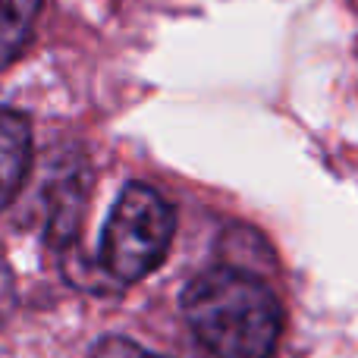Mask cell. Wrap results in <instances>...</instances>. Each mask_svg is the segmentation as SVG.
Here are the masks:
<instances>
[{
    "label": "cell",
    "mask_w": 358,
    "mask_h": 358,
    "mask_svg": "<svg viewBox=\"0 0 358 358\" xmlns=\"http://www.w3.org/2000/svg\"><path fill=\"white\" fill-rule=\"evenodd\" d=\"M182 317L214 358H273L283 308L255 273L233 264L208 267L182 292Z\"/></svg>",
    "instance_id": "obj_1"
},
{
    "label": "cell",
    "mask_w": 358,
    "mask_h": 358,
    "mask_svg": "<svg viewBox=\"0 0 358 358\" xmlns=\"http://www.w3.org/2000/svg\"><path fill=\"white\" fill-rule=\"evenodd\" d=\"M176 233V214L167 198L145 182L120 192L101 236L98 264L113 283L132 286L164 264Z\"/></svg>",
    "instance_id": "obj_2"
},
{
    "label": "cell",
    "mask_w": 358,
    "mask_h": 358,
    "mask_svg": "<svg viewBox=\"0 0 358 358\" xmlns=\"http://www.w3.org/2000/svg\"><path fill=\"white\" fill-rule=\"evenodd\" d=\"M31 167V123L25 113L0 107V214L19 195Z\"/></svg>",
    "instance_id": "obj_3"
},
{
    "label": "cell",
    "mask_w": 358,
    "mask_h": 358,
    "mask_svg": "<svg viewBox=\"0 0 358 358\" xmlns=\"http://www.w3.org/2000/svg\"><path fill=\"white\" fill-rule=\"evenodd\" d=\"M44 0H0V69L25 50Z\"/></svg>",
    "instance_id": "obj_4"
},
{
    "label": "cell",
    "mask_w": 358,
    "mask_h": 358,
    "mask_svg": "<svg viewBox=\"0 0 358 358\" xmlns=\"http://www.w3.org/2000/svg\"><path fill=\"white\" fill-rule=\"evenodd\" d=\"M88 358H167V355L151 352V349L126 340V336H104V340L92 349V355Z\"/></svg>",
    "instance_id": "obj_5"
},
{
    "label": "cell",
    "mask_w": 358,
    "mask_h": 358,
    "mask_svg": "<svg viewBox=\"0 0 358 358\" xmlns=\"http://www.w3.org/2000/svg\"><path fill=\"white\" fill-rule=\"evenodd\" d=\"M13 302H16V292H13V277H10V271H6V264L0 261V324L10 317Z\"/></svg>",
    "instance_id": "obj_6"
}]
</instances>
